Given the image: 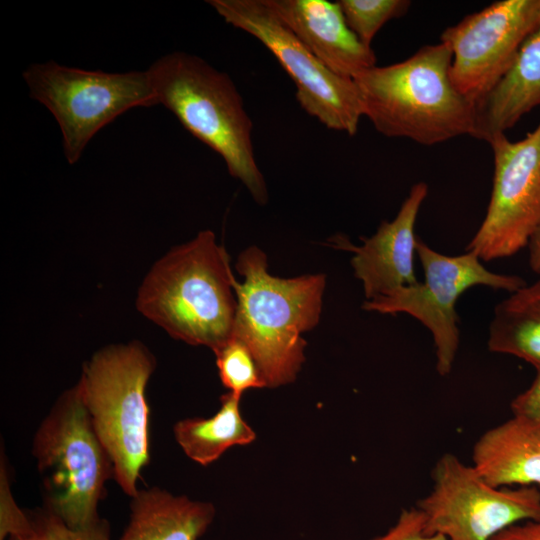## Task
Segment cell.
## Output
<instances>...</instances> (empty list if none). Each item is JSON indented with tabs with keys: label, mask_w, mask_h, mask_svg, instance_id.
<instances>
[{
	"label": "cell",
	"mask_w": 540,
	"mask_h": 540,
	"mask_svg": "<svg viewBox=\"0 0 540 540\" xmlns=\"http://www.w3.org/2000/svg\"><path fill=\"white\" fill-rule=\"evenodd\" d=\"M235 276L211 230L174 247L143 280L136 300L146 318L171 337L213 352L233 336Z\"/></svg>",
	"instance_id": "obj_1"
},
{
	"label": "cell",
	"mask_w": 540,
	"mask_h": 540,
	"mask_svg": "<svg viewBox=\"0 0 540 540\" xmlns=\"http://www.w3.org/2000/svg\"><path fill=\"white\" fill-rule=\"evenodd\" d=\"M540 25V0H500L446 28L451 79L475 105L502 78L523 42Z\"/></svg>",
	"instance_id": "obj_12"
},
{
	"label": "cell",
	"mask_w": 540,
	"mask_h": 540,
	"mask_svg": "<svg viewBox=\"0 0 540 540\" xmlns=\"http://www.w3.org/2000/svg\"><path fill=\"white\" fill-rule=\"evenodd\" d=\"M22 76L30 97L56 119L69 164H75L95 134L121 114L157 105L147 70L110 73L51 60L31 64Z\"/></svg>",
	"instance_id": "obj_7"
},
{
	"label": "cell",
	"mask_w": 540,
	"mask_h": 540,
	"mask_svg": "<svg viewBox=\"0 0 540 540\" xmlns=\"http://www.w3.org/2000/svg\"><path fill=\"white\" fill-rule=\"evenodd\" d=\"M536 107H540V25L523 42L507 72L476 103L471 136L489 143Z\"/></svg>",
	"instance_id": "obj_16"
},
{
	"label": "cell",
	"mask_w": 540,
	"mask_h": 540,
	"mask_svg": "<svg viewBox=\"0 0 540 540\" xmlns=\"http://www.w3.org/2000/svg\"><path fill=\"white\" fill-rule=\"evenodd\" d=\"M416 254L424 272L422 283L399 288L366 300L363 309L382 314L406 313L432 334L439 375L451 372L459 347L456 303L469 288L486 286L512 293L526 283L518 275L488 270L473 251L450 256L434 250L418 238Z\"/></svg>",
	"instance_id": "obj_9"
},
{
	"label": "cell",
	"mask_w": 540,
	"mask_h": 540,
	"mask_svg": "<svg viewBox=\"0 0 540 540\" xmlns=\"http://www.w3.org/2000/svg\"><path fill=\"white\" fill-rule=\"evenodd\" d=\"M223 20L258 39L296 86L301 108L331 130L353 136L364 116L353 79L328 69L281 21L266 0H207Z\"/></svg>",
	"instance_id": "obj_8"
},
{
	"label": "cell",
	"mask_w": 540,
	"mask_h": 540,
	"mask_svg": "<svg viewBox=\"0 0 540 540\" xmlns=\"http://www.w3.org/2000/svg\"><path fill=\"white\" fill-rule=\"evenodd\" d=\"M32 531L29 512L22 511L14 501L8 481L6 464L1 461L0 472V540L24 538Z\"/></svg>",
	"instance_id": "obj_23"
},
{
	"label": "cell",
	"mask_w": 540,
	"mask_h": 540,
	"mask_svg": "<svg viewBox=\"0 0 540 540\" xmlns=\"http://www.w3.org/2000/svg\"><path fill=\"white\" fill-rule=\"evenodd\" d=\"M215 513L210 502L159 487L139 490L131 497L129 522L118 540H199Z\"/></svg>",
	"instance_id": "obj_17"
},
{
	"label": "cell",
	"mask_w": 540,
	"mask_h": 540,
	"mask_svg": "<svg viewBox=\"0 0 540 540\" xmlns=\"http://www.w3.org/2000/svg\"><path fill=\"white\" fill-rule=\"evenodd\" d=\"M29 514L32 520V531L29 535L8 540H112L110 524L103 518L89 527L75 529L45 508Z\"/></svg>",
	"instance_id": "obj_22"
},
{
	"label": "cell",
	"mask_w": 540,
	"mask_h": 540,
	"mask_svg": "<svg viewBox=\"0 0 540 540\" xmlns=\"http://www.w3.org/2000/svg\"><path fill=\"white\" fill-rule=\"evenodd\" d=\"M337 3L348 27L368 47L388 21L404 16L411 5L408 0H338Z\"/></svg>",
	"instance_id": "obj_21"
},
{
	"label": "cell",
	"mask_w": 540,
	"mask_h": 540,
	"mask_svg": "<svg viewBox=\"0 0 540 540\" xmlns=\"http://www.w3.org/2000/svg\"><path fill=\"white\" fill-rule=\"evenodd\" d=\"M489 144L494 160L491 197L465 249L482 261L516 254L540 225V123L521 140L499 134Z\"/></svg>",
	"instance_id": "obj_11"
},
{
	"label": "cell",
	"mask_w": 540,
	"mask_h": 540,
	"mask_svg": "<svg viewBox=\"0 0 540 540\" xmlns=\"http://www.w3.org/2000/svg\"><path fill=\"white\" fill-rule=\"evenodd\" d=\"M370 540H448L441 534H429L425 530L423 512L413 507L403 510L396 523L383 535Z\"/></svg>",
	"instance_id": "obj_24"
},
{
	"label": "cell",
	"mask_w": 540,
	"mask_h": 540,
	"mask_svg": "<svg viewBox=\"0 0 540 540\" xmlns=\"http://www.w3.org/2000/svg\"><path fill=\"white\" fill-rule=\"evenodd\" d=\"M214 353L220 380L228 392L242 397L250 389L266 387L253 354L239 339L232 337Z\"/></svg>",
	"instance_id": "obj_20"
},
{
	"label": "cell",
	"mask_w": 540,
	"mask_h": 540,
	"mask_svg": "<svg viewBox=\"0 0 540 540\" xmlns=\"http://www.w3.org/2000/svg\"><path fill=\"white\" fill-rule=\"evenodd\" d=\"M427 194L425 182L414 184L395 218L382 221L372 236L362 237L361 246H349L337 239L338 244L354 252L351 265L362 282L366 300L419 282L414 267L418 241L415 224Z\"/></svg>",
	"instance_id": "obj_13"
},
{
	"label": "cell",
	"mask_w": 540,
	"mask_h": 540,
	"mask_svg": "<svg viewBox=\"0 0 540 540\" xmlns=\"http://www.w3.org/2000/svg\"><path fill=\"white\" fill-rule=\"evenodd\" d=\"M491 540H540V519L511 525Z\"/></svg>",
	"instance_id": "obj_26"
},
{
	"label": "cell",
	"mask_w": 540,
	"mask_h": 540,
	"mask_svg": "<svg viewBox=\"0 0 540 540\" xmlns=\"http://www.w3.org/2000/svg\"><path fill=\"white\" fill-rule=\"evenodd\" d=\"M529 266L531 270L540 275V225L532 234L529 242Z\"/></svg>",
	"instance_id": "obj_27"
},
{
	"label": "cell",
	"mask_w": 540,
	"mask_h": 540,
	"mask_svg": "<svg viewBox=\"0 0 540 540\" xmlns=\"http://www.w3.org/2000/svg\"><path fill=\"white\" fill-rule=\"evenodd\" d=\"M472 461L493 487L540 486V425L513 415L480 436Z\"/></svg>",
	"instance_id": "obj_15"
},
{
	"label": "cell",
	"mask_w": 540,
	"mask_h": 540,
	"mask_svg": "<svg viewBox=\"0 0 540 540\" xmlns=\"http://www.w3.org/2000/svg\"><path fill=\"white\" fill-rule=\"evenodd\" d=\"M156 367L140 342L114 344L96 351L78 381L93 428L114 466V480L133 497L150 461L149 405L145 391Z\"/></svg>",
	"instance_id": "obj_5"
},
{
	"label": "cell",
	"mask_w": 540,
	"mask_h": 540,
	"mask_svg": "<svg viewBox=\"0 0 540 540\" xmlns=\"http://www.w3.org/2000/svg\"><path fill=\"white\" fill-rule=\"evenodd\" d=\"M147 73L157 104L222 157L229 174L245 185L258 204H266L267 186L252 142L253 122L230 76L182 51L160 57Z\"/></svg>",
	"instance_id": "obj_4"
},
{
	"label": "cell",
	"mask_w": 540,
	"mask_h": 540,
	"mask_svg": "<svg viewBox=\"0 0 540 540\" xmlns=\"http://www.w3.org/2000/svg\"><path fill=\"white\" fill-rule=\"evenodd\" d=\"M281 21L332 72L354 79L376 66V55L348 27L336 2L266 0Z\"/></svg>",
	"instance_id": "obj_14"
},
{
	"label": "cell",
	"mask_w": 540,
	"mask_h": 540,
	"mask_svg": "<svg viewBox=\"0 0 540 540\" xmlns=\"http://www.w3.org/2000/svg\"><path fill=\"white\" fill-rule=\"evenodd\" d=\"M451 63V48L440 42L401 62L364 70L353 79L364 116L387 137L427 146L471 136L475 104L454 85Z\"/></svg>",
	"instance_id": "obj_2"
},
{
	"label": "cell",
	"mask_w": 540,
	"mask_h": 540,
	"mask_svg": "<svg viewBox=\"0 0 540 540\" xmlns=\"http://www.w3.org/2000/svg\"><path fill=\"white\" fill-rule=\"evenodd\" d=\"M432 478L431 492L416 504L429 534L448 540H491L511 525L540 519L536 486L493 487L451 453L439 458Z\"/></svg>",
	"instance_id": "obj_10"
},
{
	"label": "cell",
	"mask_w": 540,
	"mask_h": 540,
	"mask_svg": "<svg viewBox=\"0 0 540 540\" xmlns=\"http://www.w3.org/2000/svg\"><path fill=\"white\" fill-rule=\"evenodd\" d=\"M267 257L256 246L243 251L233 283L237 309L233 336L253 354L266 387L295 380L305 360L302 334L318 324L326 284L323 274L280 278L271 275Z\"/></svg>",
	"instance_id": "obj_3"
},
{
	"label": "cell",
	"mask_w": 540,
	"mask_h": 540,
	"mask_svg": "<svg viewBox=\"0 0 540 540\" xmlns=\"http://www.w3.org/2000/svg\"><path fill=\"white\" fill-rule=\"evenodd\" d=\"M487 346L491 352L515 356L540 371V279L496 305Z\"/></svg>",
	"instance_id": "obj_18"
},
{
	"label": "cell",
	"mask_w": 540,
	"mask_h": 540,
	"mask_svg": "<svg viewBox=\"0 0 540 540\" xmlns=\"http://www.w3.org/2000/svg\"><path fill=\"white\" fill-rule=\"evenodd\" d=\"M33 456L42 481L43 508L81 529L100 520L98 503L114 479L78 384L64 391L36 430Z\"/></svg>",
	"instance_id": "obj_6"
},
{
	"label": "cell",
	"mask_w": 540,
	"mask_h": 540,
	"mask_svg": "<svg viewBox=\"0 0 540 540\" xmlns=\"http://www.w3.org/2000/svg\"><path fill=\"white\" fill-rule=\"evenodd\" d=\"M513 415L522 416L540 425V371L531 385L511 402Z\"/></svg>",
	"instance_id": "obj_25"
},
{
	"label": "cell",
	"mask_w": 540,
	"mask_h": 540,
	"mask_svg": "<svg viewBox=\"0 0 540 540\" xmlns=\"http://www.w3.org/2000/svg\"><path fill=\"white\" fill-rule=\"evenodd\" d=\"M241 397L231 392L220 398L219 410L208 418H186L173 426L175 440L194 462L207 466L234 446L252 443L256 434L243 419Z\"/></svg>",
	"instance_id": "obj_19"
}]
</instances>
